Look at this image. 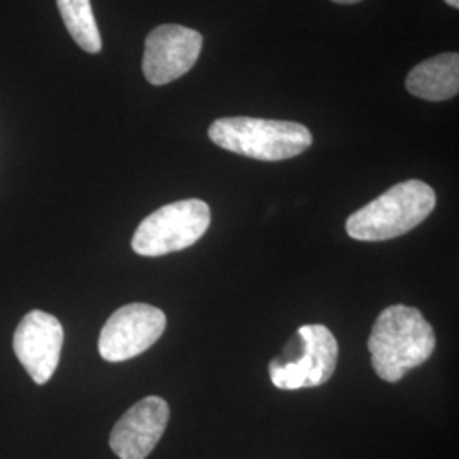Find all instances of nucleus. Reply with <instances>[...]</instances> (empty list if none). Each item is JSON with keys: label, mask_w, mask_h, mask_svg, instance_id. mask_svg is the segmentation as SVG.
I'll use <instances>...</instances> for the list:
<instances>
[{"label": "nucleus", "mask_w": 459, "mask_h": 459, "mask_svg": "<svg viewBox=\"0 0 459 459\" xmlns=\"http://www.w3.org/2000/svg\"><path fill=\"white\" fill-rule=\"evenodd\" d=\"M368 349L377 377L396 383L432 356L436 333L417 308L392 305L379 313Z\"/></svg>", "instance_id": "1"}, {"label": "nucleus", "mask_w": 459, "mask_h": 459, "mask_svg": "<svg viewBox=\"0 0 459 459\" xmlns=\"http://www.w3.org/2000/svg\"><path fill=\"white\" fill-rule=\"evenodd\" d=\"M436 208L434 189L422 181L400 182L347 218L349 237L385 242L419 227Z\"/></svg>", "instance_id": "2"}, {"label": "nucleus", "mask_w": 459, "mask_h": 459, "mask_svg": "<svg viewBox=\"0 0 459 459\" xmlns=\"http://www.w3.org/2000/svg\"><path fill=\"white\" fill-rule=\"evenodd\" d=\"M208 134L214 145L263 162L293 159L313 143L312 132L299 123L248 116L216 119Z\"/></svg>", "instance_id": "3"}, {"label": "nucleus", "mask_w": 459, "mask_h": 459, "mask_svg": "<svg viewBox=\"0 0 459 459\" xmlns=\"http://www.w3.org/2000/svg\"><path fill=\"white\" fill-rule=\"evenodd\" d=\"M337 359L339 344L330 328L303 325L269 362V377L279 390L315 388L332 377Z\"/></svg>", "instance_id": "4"}, {"label": "nucleus", "mask_w": 459, "mask_h": 459, "mask_svg": "<svg viewBox=\"0 0 459 459\" xmlns=\"http://www.w3.org/2000/svg\"><path fill=\"white\" fill-rule=\"evenodd\" d=\"M212 223L210 206L201 199L165 204L147 216L133 235V250L143 257H160L196 244Z\"/></svg>", "instance_id": "5"}, {"label": "nucleus", "mask_w": 459, "mask_h": 459, "mask_svg": "<svg viewBox=\"0 0 459 459\" xmlns=\"http://www.w3.org/2000/svg\"><path fill=\"white\" fill-rule=\"evenodd\" d=\"M167 327L165 313L147 303L116 310L99 335V354L109 362L128 361L155 344Z\"/></svg>", "instance_id": "6"}, {"label": "nucleus", "mask_w": 459, "mask_h": 459, "mask_svg": "<svg viewBox=\"0 0 459 459\" xmlns=\"http://www.w3.org/2000/svg\"><path fill=\"white\" fill-rule=\"evenodd\" d=\"M201 49L203 36L195 30L162 24L145 39L143 75L152 85L174 82L195 66Z\"/></svg>", "instance_id": "7"}, {"label": "nucleus", "mask_w": 459, "mask_h": 459, "mask_svg": "<svg viewBox=\"0 0 459 459\" xmlns=\"http://www.w3.org/2000/svg\"><path fill=\"white\" fill-rule=\"evenodd\" d=\"M13 347L36 385L48 383L55 375L64 347V327L60 320L41 310L24 315L19 322Z\"/></svg>", "instance_id": "8"}, {"label": "nucleus", "mask_w": 459, "mask_h": 459, "mask_svg": "<svg viewBox=\"0 0 459 459\" xmlns=\"http://www.w3.org/2000/svg\"><path fill=\"white\" fill-rule=\"evenodd\" d=\"M170 411L164 398L147 396L116 424L109 446L119 459H145L164 436Z\"/></svg>", "instance_id": "9"}, {"label": "nucleus", "mask_w": 459, "mask_h": 459, "mask_svg": "<svg viewBox=\"0 0 459 459\" xmlns=\"http://www.w3.org/2000/svg\"><path fill=\"white\" fill-rule=\"evenodd\" d=\"M407 91L426 100H447L456 98L459 91V55L443 53L411 68L407 75Z\"/></svg>", "instance_id": "10"}, {"label": "nucleus", "mask_w": 459, "mask_h": 459, "mask_svg": "<svg viewBox=\"0 0 459 459\" xmlns=\"http://www.w3.org/2000/svg\"><path fill=\"white\" fill-rule=\"evenodd\" d=\"M66 31L87 53H99L102 39L91 0H56Z\"/></svg>", "instance_id": "11"}, {"label": "nucleus", "mask_w": 459, "mask_h": 459, "mask_svg": "<svg viewBox=\"0 0 459 459\" xmlns=\"http://www.w3.org/2000/svg\"><path fill=\"white\" fill-rule=\"evenodd\" d=\"M332 2H335V4H358L361 0H332Z\"/></svg>", "instance_id": "12"}, {"label": "nucleus", "mask_w": 459, "mask_h": 459, "mask_svg": "<svg viewBox=\"0 0 459 459\" xmlns=\"http://www.w3.org/2000/svg\"><path fill=\"white\" fill-rule=\"evenodd\" d=\"M446 4H449L451 7H455V9H458L459 7V0H444Z\"/></svg>", "instance_id": "13"}]
</instances>
